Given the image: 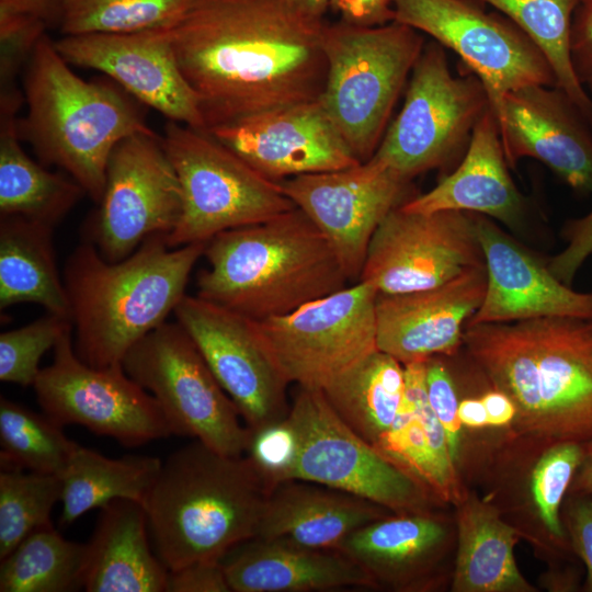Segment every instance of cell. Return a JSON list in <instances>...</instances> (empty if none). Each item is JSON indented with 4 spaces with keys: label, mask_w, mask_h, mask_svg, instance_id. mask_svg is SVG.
I'll return each mask as SVG.
<instances>
[{
    "label": "cell",
    "mask_w": 592,
    "mask_h": 592,
    "mask_svg": "<svg viewBox=\"0 0 592 592\" xmlns=\"http://www.w3.org/2000/svg\"><path fill=\"white\" fill-rule=\"evenodd\" d=\"M72 331L61 335L52 364L33 385L44 413L61 426L79 424L127 447L172 435L153 396L123 365L98 368L84 363L75 351Z\"/></svg>",
    "instance_id": "4fadbf2b"
},
{
    "label": "cell",
    "mask_w": 592,
    "mask_h": 592,
    "mask_svg": "<svg viewBox=\"0 0 592 592\" xmlns=\"http://www.w3.org/2000/svg\"><path fill=\"white\" fill-rule=\"evenodd\" d=\"M447 521L433 510L391 513L349 535L337 548L369 577L375 588H432L451 543Z\"/></svg>",
    "instance_id": "cb8c5ba5"
},
{
    "label": "cell",
    "mask_w": 592,
    "mask_h": 592,
    "mask_svg": "<svg viewBox=\"0 0 592 592\" xmlns=\"http://www.w3.org/2000/svg\"><path fill=\"white\" fill-rule=\"evenodd\" d=\"M19 109L0 104V216H19L54 228L86 192L71 177L46 170L24 151Z\"/></svg>",
    "instance_id": "f546056e"
},
{
    "label": "cell",
    "mask_w": 592,
    "mask_h": 592,
    "mask_svg": "<svg viewBox=\"0 0 592 592\" xmlns=\"http://www.w3.org/2000/svg\"><path fill=\"white\" fill-rule=\"evenodd\" d=\"M122 365L157 400L172 435L193 437L227 456L244 455L251 432L178 321L145 335Z\"/></svg>",
    "instance_id": "8fae6325"
},
{
    "label": "cell",
    "mask_w": 592,
    "mask_h": 592,
    "mask_svg": "<svg viewBox=\"0 0 592 592\" xmlns=\"http://www.w3.org/2000/svg\"><path fill=\"white\" fill-rule=\"evenodd\" d=\"M191 3L192 0H64L57 25L64 35L173 29Z\"/></svg>",
    "instance_id": "8d00e7d4"
},
{
    "label": "cell",
    "mask_w": 592,
    "mask_h": 592,
    "mask_svg": "<svg viewBox=\"0 0 592 592\" xmlns=\"http://www.w3.org/2000/svg\"><path fill=\"white\" fill-rule=\"evenodd\" d=\"M220 560L191 562L169 571L167 592H230Z\"/></svg>",
    "instance_id": "f6af8a7d"
},
{
    "label": "cell",
    "mask_w": 592,
    "mask_h": 592,
    "mask_svg": "<svg viewBox=\"0 0 592 592\" xmlns=\"http://www.w3.org/2000/svg\"><path fill=\"white\" fill-rule=\"evenodd\" d=\"M584 87L592 93V77L584 82Z\"/></svg>",
    "instance_id": "f5cc1de1"
},
{
    "label": "cell",
    "mask_w": 592,
    "mask_h": 592,
    "mask_svg": "<svg viewBox=\"0 0 592 592\" xmlns=\"http://www.w3.org/2000/svg\"><path fill=\"white\" fill-rule=\"evenodd\" d=\"M508 166L498 121L490 106L476 124L457 169L429 192L410 197L401 207L417 213H476L516 229L525 217L526 205Z\"/></svg>",
    "instance_id": "484cf974"
},
{
    "label": "cell",
    "mask_w": 592,
    "mask_h": 592,
    "mask_svg": "<svg viewBox=\"0 0 592 592\" xmlns=\"http://www.w3.org/2000/svg\"><path fill=\"white\" fill-rule=\"evenodd\" d=\"M340 20L358 26H377L395 21L391 0H328Z\"/></svg>",
    "instance_id": "7dc6e473"
},
{
    "label": "cell",
    "mask_w": 592,
    "mask_h": 592,
    "mask_svg": "<svg viewBox=\"0 0 592 592\" xmlns=\"http://www.w3.org/2000/svg\"><path fill=\"white\" fill-rule=\"evenodd\" d=\"M197 296L260 321L348 286L330 243L295 207L272 219L223 231L203 254Z\"/></svg>",
    "instance_id": "5b68a950"
},
{
    "label": "cell",
    "mask_w": 592,
    "mask_h": 592,
    "mask_svg": "<svg viewBox=\"0 0 592 592\" xmlns=\"http://www.w3.org/2000/svg\"><path fill=\"white\" fill-rule=\"evenodd\" d=\"M64 0H0V42L34 44L57 24Z\"/></svg>",
    "instance_id": "60d3db41"
},
{
    "label": "cell",
    "mask_w": 592,
    "mask_h": 592,
    "mask_svg": "<svg viewBox=\"0 0 592 592\" xmlns=\"http://www.w3.org/2000/svg\"><path fill=\"white\" fill-rule=\"evenodd\" d=\"M570 54L574 71L583 83L592 77V4H579L570 33Z\"/></svg>",
    "instance_id": "bcb514c9"
},
{
    "label": "cell",
    "mask_w": 592,
    "mask_h": 592,
    "mask_svg": "<svg viewBox=\"0 0 592 592\" xmlns=\"http://www.w3.org/2000/svg\"><path fill=\"white\" fill-rule=\"evenodd\" d=\"M395 21L455 52L485 86L496 112L502 98L527 86L556 87L544 54L511 20L468 0H391Z\"/></svg>",
    "instance_id": "5bb4252c"
},
{
    "label": "cell",
    "mask_w": 592,
    "mask_h": 592,
    "mask_svg": "<svg viewBox=\"0 0 592 592\" xmlns=\"http://www.w3.org/2000/svg\"><path fill=\"white\" fill-rule=\"evenodd\" d=\"M53 227L19 216H0V308L20 303L43 306L70 319V306L58 271Z\"/></svg>",
    "instance_id": "4dcf8cb0"
},
{
    "label": "cell",
    "mask_w": 592,
    "mask_h": 592,
    "mask_svg": "<svg viewBox=\"0 0 592 592\" xmlns=\"http://www.w3.org/2000/svg\"><path fill=\"white\" fill-rule=\"evenodd\" d=\"M208 133L277 182L361 163L319 100L246 116Z\"/></svg>",
    "instance_id": "ffe728a7"
},
{
    "label": "cell",
    "mask_w": 592,
    "mask_h": 592,
    "mask_svg": "<svg viewBox=\"0 0 592 592\" xmlns=\"http://www.w3.org/2000/svg\"><path fill=\"white\" fill-rule=\"evenodd\" d=\"M77 443L48 415L0 398V463L2 469L58 475Z\"/></svg>",
    "instance_id": "d590c367"
},
{
    "label": "cell",
    "mask_w": 592,
    "mask_h": 592,
    "mask_svg": "<svg viewBox=\"0 0 592 592\" xmlns=\"http://www.w3.org/2000/svg\"><path fill=\"white\" fill-rule=\"evenodd\" d=\"M327 72L319 101L360 162L369 160L425 45L421 33L392 21L325 24Z\"/></svg>",
    "instance_id": "ba28073f"
},
{
    "label": "cell",
    "mask_w": 592,
    "mask_h": 592,
    "mask_svg": "<svg viewBox=\"0 0 592 592\" xmlns=\"http://www.w3.org/2000/svg\"><path fill=\"white\" fill-rule=\"evenodd\" d=\"M297 3H299L301 7H304L306 10L311 12L312 14L323 18L326 12L329 10V3L328 0H295Z\"/></svg>",
    "instance_id": "816d5d0a"
},
{
    "label": "cell",
    "mask_w": 592,
    "mask_h": 592,
    "mask_svg": "<svg viewBox=\"0 0 592 592\" xmlns=\"http://www.w3.org/2000/svg\"><path fill=\"white\" fill-rule=\"evenodd\" d=\"M566 248L548 262L551 273L571 285L584 261L592 255V210L583 217L569 220L563 230Z\"/></svg>",
    "instance_id": "7bdbcfd3"
},
{
    "label": "cell",
    "mask_w": 592,
    "mask_h": 592,
    "mask_svg": "<svg viewBox=\"0 0 592 592\" xmlns=\"http://www.w3.org/2000/svg\"><path fill=\"white\" fill-rule=\"evenodd\" d=\"M87 545L53 524L37 528L0 559V592H69L82 588Z\"/></svg>",
    "instance_id": "836d02e7"
},
{
    "label": "cell",
    "mask_w": 592,
    "mask_h": 592,
    "mask_svg": "<svg viewBox=\"0 0 592 592\" xmlns=\"http://www.w3.org/2000/svg\"><path fill=\"white\" fill-rule=\"evenodd\" d=\"M163 148L182 190V213L166 237L171 248L277 217L296 206L266 178L207 130L169 121Z\"/></svg>",
    "instance_id": "9c48e42d"
},
{
    "label": "cell",
    "mask_w": 592,
    "mask_h": 592,
    "mask_svg": "<svg viewBox=\"0 0 592 592\" xmlns=\"http://www.w3.org/2000/svg\"><path fill=\"white\" fill-rule=\"evenodd\" d=\"M482 264L470 213H417L400 205L373 235L358 281L378 294H406L440 286Z\"/></svg>",
    "instance_id": "2e32d148"
},
{
    "label": "cell",
    "mask_w": 592,
    "mask_h": 592,
    "mask_svg": "<svg viewBox=\"0 0 592 592\" xmlns=\"http://www.w3.org/2000/svg\"><path fill=\"white\" fill-rule=\"evenodd\" d=\"M90 239L110 262L121 261L149 237L169 236L181 217L177 172L152 129L121 140L113 149Z\"/></svg>",
    "instance_id": "9a60e30c"
},
{
    "label": "cell",
    "mask_w": 592,
    "mask_h": 592,
    "mask_svg": "<svg viewBox=\"0 0 592 592\" xmlns=\"http://www.w3.org/2000/svg\"><path fill=\"white\" fill-rule=\"evenodd\" d=\"M173 314L251 432L286 418L289 383L265 350L253 320L186 294Z\"/></svg>",
    "instance_id": "ac0fdd59"
},
{
    "label": "cell",
    "mask_w": 592,
    "mask_h": 592,
    "mask_svg": "<svg viewBox=\"0 0 592 592\" xmlns=\"http://www.w3.org/2000/svg\"><path fill=\"white\" fill-rule=\"evenodd\" d=\"M55 46L69 65L105 73L169 121L207 130L198 99L178 64L171 29L64 35Z\"/></svg>",
    "instance_id": "d6986e66"
},
{
    "label": "cell",
    "mask_w": 592,
    "mask_h": 592,
    "mask_svg": "<svg viewBox=\"0 0 592 592\" xmlns=\"http://www.w3.org/2000/svg\"><path fill=\"white\" fill-rule=\"evenodd\" d=\"M428 399L447 437L451 456L459 459L462 423L458 419V399L453 378L445 364L434 356L425 362Z\"/></svg>",
    "instance_id": "b9f144b4"
},
{
    "label": "cell",
    "mask_w": 592,
    "mask_h": 592,
    "mask_svg": "<svg viewBox=\"0 0 592 592\" xmlns=\"http://www.w3.org/2000/svg\"><path fill=\"white\" fill-rule=\"evenodd\" d=\"M487 272L483 299L467 326L545 317L592 320V292L572 289L486 216H475Z\"/></svg>",
    "instance_id": "603a6c76"
},
{
    "label": "cell",
    "mask_w": 592,
    "mask_h": 592,
    "mask_svg": "<svg viewBox=\"0 0 592 592\" xmlns=\"http://www.w3.org/2000/svg\"><path fill=\"white\" fill-rule=\"evenodd\" d=\"M72 328L71 320L48 314L0 334V380L32 386L41 372L42 356Z\"/></svg>",
    "instance_id": "ab89813d"
},
{
    "label": "cell",
    "mask_w": 592,
    "mask_h": 592,
    "mask_svg": "<svg viewBox=\"0 0 592 592\" xmlns=\"http://www.w3.org/2000/svg\"><path fill=\"white\" fill-rule=\"evenodd\" d=\"M322 392L340 419L375 446L391 428L405 394V366L376 350L346 369Z\"/></svg>",
    "instance_id": "d6a6232c"
},
{
    "label": "cell",
    "mask_w": 592,
    "mask_h": 592,
    "mask_svg": "<svg viewBox=\"0 0 592 592\" xmlns=\"http://www.w3.org/2000/svg\"><path fill=\"white\" fill-rule=\"evenodd\" d=\"M584 455V443L561 441L546 445L531 477L535 513L550 540L560 548L569 543L561 505Z\"/></svg>",
    "instance_id": "f35d334b"
},
{
    "label": "cell",
    "mask_w": 592,
    "mask_h": 592,
    "mask_svg": "<svg viewBox=\"0 0 592 592\" xmlns=\"http://www.w3.org/2000/svg\"><path fill=\"white\" fill-rule=\"evenodd\" d=\"M489 419V425L494 428L513 423L516 418V407L511 398L499 389H492L480 397Z\"/></svg>",
    "instance_id": "c3c4849f"
},
{
    "label": "cell",
    "mask_w": 592,
    "mask_h": 592,
    "mask_svg": "<svg viewBox=\"0 0 592 592\" xmlns=\"http://www.w3.org/2000/svg\"><path fill=\"white\" fill-rule=\"evenodd\" d=\"M377 296L375 287L357 281L289 314L253 320V325L289 384L322 390L378 350Z\"/></svg>",
    "instance_id": "7c38bea8"
},
{
    "label": "cell",
    "mask_w": 592,
    "mask_h": 592,
    "mask_svg": "<svg viewBox=\"0 0 592 592\" xmlns=\"http://www.w3.org/2000/svg\"><path fill=\"white\" fill-rule=\"evenodd\" d=\"M490 106L482 82L474 73L455 77L444 47L429 42L411 71L402 109L373 157L410 181L442 168L466 152Z\"/></svg>",
    "instance_id": "30bf717a"
},
{
    "label": "cell",
    "mask_w": 592,
    "mask_h": 592,
    "mask_svg": "<svg viewBox=\"0 0 592 592\" xmlns=\"http://www.w3.org/2000/svg\"><path fill=\"white\" fill-rule=\"evenodd\" d=\"M234 592H311L367 589L375 584L338 549H315L259 537L220 559Z\"/></svg>",
    "instance_id": "d4e9b609"
},
{
    "label": "cell",
    "mask_w": 592,
    "mask_h": 592,
    "mask_svg": "<svg viewBox=\"0 0 592 592\" xmlns=\"http://www.w3.org/2000/svg\"><path fill=\"white\" fill-rule=\"evenodd\" d=\"M561 519L570 546L585 566V590L592 592V494H570Z\"/></svg>",
    "instance_id": "ee69618b"
},
{
    "label": "cell",
    "mask_w": 592,
    "mask_h": 592,
    "mask_svg": "<svg viewBox=\"0 0 592 592\" xmlns=\"http://www.w3.org/2000/svg\"><path fill=\"white\" fill-rule=\"evenodd\" d=\"M580 4L589 5L592 4V0H579Z\"/></svg>",
    "instance_id": "db71d44e"
},
{
    "label": "cell",
    "mask_w": 592,
    "mask_h": 592,
    "mask_svg": "<svg viewBox=\"0 0 592 592\" xmlns=\"http://www.w3.org/2000/svg\"><path fill=\"white\" fill-rule=\"evenodd\" d=\"M23 88L21 139L99 203L113 149L129 135L151 130L132 96L106 82L81 79L46 34L26 61Z\"/></svg>",
    "instance_id": "8992f818"
},
{
    "label": "cell",
    "mask_w": 592,
    "mask_h": 592,
    "mask_svg": "<svg viewBox=\"0 0 592 592\" xmlns=\"http://www.w3.org/2000/svg\"><path fill=\"white\" fill-rule=\"evenodd\" d=\"M485 264L424 291L376 299L377 349L401 364L453 355L485 296Z\"/></svg>",
    "instance_id": "7402d4cb"
},
{
    "label": "cell",
    "mask_w": 592,
    "mask_h": 592,
    "mask_svg": "<svg viewBox=\"0 0 592 592\" xmlns=\"http://www.w3.org/2000/svg\"><path fill=\"white\" fill-rule=\"evenodd\" d=\"M362 497L304 480L271 487L254 537L337 549L353 532L391 514Z\"/></svg>",
    "instance_id": "4316f807"
},
{
    "label": "cell",
    "mask_w": 592,
    "mask_h": 592,
    "mask_svg": "<svg viewBox=\"0 0 592 592\" xmlns=\"http://www.w3.org/2000/svg\"><path fill=\"white\" fill-rule=\"evenodd\" d=\"M205 247L171 248L166 236L156 235L110 262L91 241L79 243L62 271L77 355L92 367L122 365L126 353L174 312Z\"/></svg>",
    "instance_id": "3957f363"
},
{
    "label": "cell",
    "mask_w": 592,
    "mask_h": 592,
    "mask_svg": "<svg viewBox=\"0 0 592 592\" xmlns=\"http://www.w3.org/2000/svg\"><path fill=\"white\" fill-rule=\"evenodd\" d=\"M463 343L516 407L520 434L545 446L592 439V320L545 317L466 326Z\"/></svg>",
    "instance_id": "7a4b0ae2"
},
{
    "label": "cell",
    "mask_w": 592,
    "mask_h": 592,
    "mask_svg": "<svg viewBox=\"0 0 592 592\" xmlns=\"http://www.w3.org/2000/svg\"><path fill=\"white\" fill-rule=\"evenodd\" d=\"M570 494H592V439L584 443V455L570 485Z\"/></svg>",
    "instance_id": "f907efd6"
},
{
    "label": "cell",
    "mask_w": 592,
    "mask_h": 592,
    "mask_svg": "<svg viewBox=\"0 0 592 592\" xmlns=\"http://www.w3.org/2000/svg\"><path fill=\"white\" fill-rule=\"evenodd\" d=\"M86 545V591L167 592L169 570L152 553L143 503L116 499L102 506Z\"/></svg>",
    "instance_id": "83f0119b"
},
{
    "label": "cell",
    "mask_w": 592,
    "mask_h": 592,
    "mask_svg": "<svg viewBox=\"0 0 592 592\" xmlns=\"http://www.w3.org/2000/svg\"><path fill=\"white\" fill-rule=\"evenodd\" d=\"M501 11L539 48L561 89L592 128V98L578 78L570 54L572 18L579 0H479Z\"/></svg>",
    "instance_id": "e575fe53"
},
{
    "label": "cell",
    "mask_w": 592,
    "mask_h": 592,
    "mask_svg": "<svg viewBox=\"0 0 592 592\" xmlns=\"http://www.w3.org/2000/svg\"><path fill=\"white\" fill-rule=\"evenodd\" d=\"M325 24L295 0H192L171 36L207 132L319 100Z\"/></svg>",
    "instance_id": "6da1fadb"
},
{
    "label": "cell",
    "mask_w": 592,
    "mask_h": 592,
    "mask_svg": "<svg viewBox=\"0 0 592 592\" xmlns=\"http://www.w3.org/2000/svg\"><path fill=\"white\" fill-rule=\"evenodd\" d=\"M270 489L246 455L227 456L197 440L177 449L145 502L155 553L169 571L220 560L257 535Z\"/></svg>",
    "instance_id": "277c9868"
},
{
    "label": "cell",
    "mask_w": 592,
    "mask_h": 592,
    "mask_svg": "<svg viewBox=\"0 0 592 592\" xmlns=\"http://www.w3.org/2000/svg\"><path fill=\"white\" fill-rule=\"evenodd\" d=\"M58 475L21 469L0 474V559L37 528L52 524L50 513L61 498Z\"/></svg>",
    "instance_id": "74e56055"
},
{
    "label": "cell",
    "mask_w": 592,
    "mask_h": 592,
    "mask_svg": "<svg viewBox=\"0 0 592 592\" xmlns=\"http://www.w3.org/2000/svg\"><path fill=\"white\" fill-rule=\"evenodd\" d=\"M162 460L148 455L109 458L77 445L61 479L60 524L68 526L93 509L116 499H128L145 505Z\"/></svg>",
    "instance_id": "1f68e13d"
},
{
    "label": "cell",
    "mask_w": 592,
    "mask_h": 592,
    "mask_svg": "<svg viewBox=\"0 0 592 592\" xmlns=\"http://www.w3.org/2000/svg\"><path fill=\"white\" fill-rule=\"evenodd\" d=\"M244 455L270 487L293 479L315 482L362 497L394 513L433 510L437 501L415 478L350 429L320 389L299 387L282 422L251 432Z\"/></svg>",
    "instance_id": "52a82bcc"
},
{
    "label": "cell",
    "mask_w": 592,
    "mask_h": 592,
    "mask_svg": "<svg viewBox=\"0 0 592 592\" xmlns=\"http://www.w3.org/2000/svg\"><path fill=\"white\" fill-rule=\"evenodd\" d=\"M458 419L462 425L479 430L489 425L486 408L480 398H466L458 403Z\"/></svg>",
    "instance_id": "681fc988"
},
{
    "label": "cell",
    "mask_w": 592,
    "mask_h": 592,
    "mask_svg": "<svg viewBox=\"0 0 592 592\" xmlns=\"http://www.w3.org/2000/svg\"><path fill=\"white\" fill-rule=\"evenodd\" d=\"M509 166L535 158L578 193H592V128L557 87L506 93L494 112Z\"/></svg>",
    "instance_id": "44dd1931"
},
{
    "label": "cell",
    "mask_w": 592,
    "mask_h": 592,
    "mask_svg": "<svg viewBox=\"0 0 592 592\" xmlns=\"http://www.w3.org/2000/svg\"><path fill=\"white\" fill-rule=\"evenodd\" d=\"M410 182L372 157L353 167L280 183L323 234L349 280L358 281L373 235L394 208L410 198Z\"/></svg>",
    "instance_id": "e0dca14e"
},
{
    "label": "cell",
    "mask_w": 592,
    "mask_h": 592,
    "mask_svg": "<svg viewBox=\"0 0 592 592\" xmlns=\"http://www.w3.org/2000/svg\"><path fill=\"white\" fill-rule=\"evenodd\" d=\"M455 592H533L520 572L514 546L521 533L490 503L465 493L456 504Z\"/></svg>",
    "instance_id": "f1b7e54d"
}]
</instances>
